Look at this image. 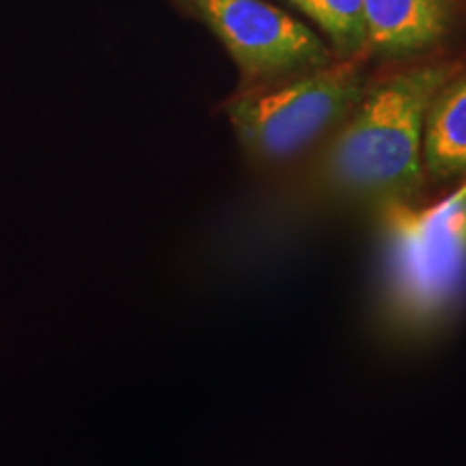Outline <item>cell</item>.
I'll list each match as a JSON object with an SVG mask.
<instances>
[{
  "label": "cell",
  "mask_w": 466,
  "mask_h": 466,
  "mask_svg": "<svg viewBox=\"0 0 466 466\" xmlns=\"http://www.w3.org/2000/svg\"><path fill=\"white\" fill-rule=\"evenodd\" d=\"M458 63L410 66L371 78L348 119L319 147L313 190L326 208L423 201V126Z\"/></svg>",
  "instance_id": "obj_1"
},
{
  "label": "cell",
  "mask_w": 466,
  "mask_h": 466,
  "mask_svg": "<svg viewBox=\"0 0 466 466\" xmlns=\"http://www.w3.org/2000/svg\"><path fill=\"white\" fill-rule=\"evenodd\" d=\"M291 5H296V7H299L302 14L305 15H309L311 17V11H313V0H289Z\"/></svg>",
  "instance_id": "obj_8"
},
{
  "label": "cell",
  "mask_w": 466,
  "mask_h": 466,
  "mask_svg": "<svg viewBox=\"0 0 466 466\" xmlns=\"http://www.w3.org/2000/svg\"><path fill=\"white\" fill-rule=\"evenodd\" d=\"M225 46L242 86L279 83L335 61L322 39L266 0H186Z\"/></svg>",
  "instance_id": "obj_4"
},
{
  "label": "cell",
  "mask_w": 466,
  "mask_h": 466,
  "mask_svg": "<svg viewBox=\"0 0 466 466\" xmlns=\"http://www.w3.org/2000/svg\"><path fill=\"white\" fill-rule=\"evenodd\" d=\"M311 20L329 35L337 58L365 56L363 0H313Z\"/></svg>",
  "instance_id": "obj_7"
},
{
  "label": "cell",
  "mask_w": 466,
  "mask_h": 466,
  "mask_svg": "<svg viewBox=\"0 0 466 466\" xmlns=\"http://www.w3.org/2000/svg\"><path fill=\"white\" fill-rule=\"evenodd\" d=\"M378 313L398 339L436 333L466 300V179L436 199L374 209Z\"/></svg>",
  "instance_id": "obj_2"
},
{
  "label": "cell",
  "mask_w": 466,
  "mask_h": 466,
  "mask_svg": "<svg viewBox=\"0 0 466 466\" xmlns=\"http://www.w3.org/2000/svg\"><path fill=\"white\" fill-rule=\"evenodd\" d=\"M423 201L466 179V72H458L430 102L423 126Z\"/></svg>",
  "instance_id": "obj_5"
},
{
  "label": "cell",
  "mask_w": 466,
  "mask_h": 466,
  "mask_svg": "<svg viewBox=\"0 0 466 466\" xmlns=\"http://www.w3.org/2000/svg\"><path fill=\"white\" fill-rule=\"evenodd\" d=\"M370 83L365 56L335 58L279 83L240 89L225 104V115L250 165L279 168L322 147Z\"/></svg>",
  "instance_id": "obj_3"
},
{
  "label": "cell",
  "mask_w": 466,
  "mask_h": 466,
  "mask_svg": "<svg viewBox=\"0 0 466 466\" xmlns=\"http://www.w3.org/2000/svg\"><path fill=\"white\" fill-rule=\"evenodd\" d=\"M365 52L406 58L432 48L451 25V0H363Z\"/></svg>",
  "instance_id": "obj_6"
}]
</instances>
